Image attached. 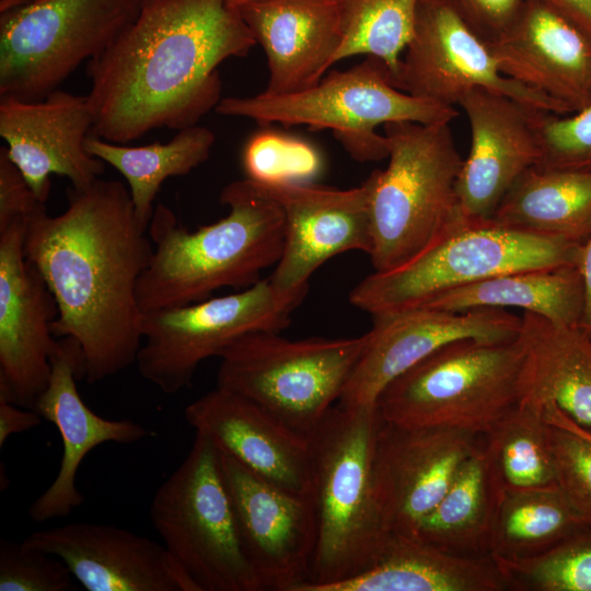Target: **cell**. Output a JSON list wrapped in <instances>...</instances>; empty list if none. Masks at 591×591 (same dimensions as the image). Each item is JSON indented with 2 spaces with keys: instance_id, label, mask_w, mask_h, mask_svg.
Masks as SVG:
<instances>
[{
  "instance_id": "obj_1",
  "label": "cell",
  "mask_w": 591,
  "mask_h": 591,
  "mask_svg": "<svg viewBox=\"0 0 591 591\" xmlns=\"http://www.w3.org/2000/svg\"><path fill=\"white\" fill-rule=\"evenodd\" d=\"M67 197L60 215L45 206L28 218L24 253L56 300L54 336L77 340L94 384L136 363L143 321L137 285L154 247L124 183L97 178L70 186Z\"/></svg>"
},
{
  "instance_id": "obj_2",
  "label": "cell",
  "mask_w": 591,
  "mask_h": 591,
  "mask_svg": "<svg viewBox=\"0 0 591 591\" xmlns=\"http://www.w3.org/2000/svg\"><path fill=\"white\" fill-rule=\"evenodd\" d=\"M255 45L223 0H142L135 20L89 61L93 135L127 143L196 125L221 100L219 65Z\"/></svg>"
},
{
  "instance_id": "obj_3",
  "label": "cell",
  "mask_w": 591,
  "mask_h": 591,
  "mask_svg": "<svg viewBox=\"0 0 591 591\" xmlns=\"http://www.w3.org/2000/svg\"><path fill=\"white\" fill-rule=\"evenodd\" d=\"M219 199L228 215L196 231L165 205L155 206L148 228L154 252L137 285L143 314L208 299L224 287L248 288L278 263L285 239L278 204L248 178L228 184Z\"/></svg>"
},
{
  "instance_id": "obj_4",
  "label": "cell",
  "mask_w": 591,
  "mask_h": 591,
  "mask_svg": "<svg viewBox=\"0 0 591 591\" xmlns=\"http://www.w3.org/2000/svg\"><path fill=\"white\" fill-rule=\"evenodd\" d=\"M380 420L375 406L338 404L309 439L317 533L310 581L299 591H314L366 570L392 534L383 521L373 473Z\"/></svg>"
},
{
  "instance_id": "obj_5",
  "label": "cell",
  "mask_w": 591,
  "mask_h": 591,
  "mask_svg": "<svg viewBox=\"0 0 591 591\" xmlns=\"http://www.w3.org/2000/svg\"><path fill=\"white\" fill-rule=\"evenodd\" d=\"M384 132L389 163L367 177L375 273L406 265L465 221L456 190L463 159L450 123H389Z\"/></svg>"
},
{
  "instance_id": "obj_6",
  "label": "cell",
  "mask_w": 591,
  "mask_h": 591,
  "mask_svg": "<svg viewBox=\"0 0 591 591\" xmlns=\"http://www.w3.org/2000/svg\"><path fill=\"white\" fill-rule=\"evenodd\" d=\"M524 348L518 337L450 343L390 382L375 407L387 422L485 436L521 399Z\"/></svg>"
},
{
  "instance_id": "obj_7",
  "label": "cell",
  "mask_w": 591,
  "mask_h": 591,
  "mask_svg": "<svg viewBox=\"0 0 591 591\" xmlns=\"http://www.w3.org/2000/svg\"><path fill=\"white\" fill-rule=\"evenodd\" d=\"M215 111L244 117L260 125L279 123L331 129L349 155L358 162L389 157L387 139L376 127L389 123H451L455 107L433 103L393 85L386 66L368 56L359 65L332 71L315 85L291 94L221 99Z\"/></svg>"
},
{
  "instance_id": "obj_8",
  "label": "cell",
  "mask_w": 591,
  "mask_h": 591,
  "mask_svg": "<svg viewBox=\"0 0 591 591\" xmlns=\"http://www.w3.org/2000/svg\"><path fill=\"white\" fill-rule=\"evenodd\" d=\"M581 244L491 219L464 221L406 265L363 278L349 301L371 315L418 308L441 293L496 275L578 266Z\"/></svg>"
},
{
  "instance_id": "obj_9",
  "label": "cell",
  "mask_w": 591,
  "mask_h": 591,
  "mask_svg": "<svg viewBox=\"0 0 591 591\" xmlns=\"http://www.w3.org/2000/svg\"><path fill=\"white\" fill-rule=\"evenodd\" d=\"M366 341V334L292 340L277 332L250 333L220 354L217 386L310 439L339 401Z\"/></svg>"
},
{
  "instance_id": "obj_10",
  "label": "cell",
  "mask_w": 591,
  "mask_h": 591,
  "mask_svg": "<svg viewBox=\"0 0 591 591\" xmlns=\"http://www.w3.org/2000/svg\"><path fill=\"white\" fill-rule=\"evenodd\" d=\"M150 519L196 591H263L242 545L219 451L201 434L154 493Z\"/></svg>"
},
{
  "instance_id": "obj_11",
  "label": "cell",
  "mask_w": 591,
  "mask_h": 591,
  "mask_svg": "<svg viewBox=\"0 0 591 591\" xmlns=\"http://www.w3.org/2000/svg\"><path fill=\"white\" fill-rule=\"evenodd\" d=\"M142 0H32L0 12V96L37 101L135 20Z\"/></svg>"
},
{
  "instance_id": "obj_12",
  "label": "cell",
  "mask_w": 591,
  "mask_h": 591,
  "mask_svg": "<svg viewBox=\"0 0 591 591\" xmlns=\"http://www.w3.org/2000/svg\"><path fill=\"white\" fill-rule=\"evenodd\" d=\"M308 290L281 291L268 277L236 293L144 313L138 371L164 394L189 387L202 361L242 336L288 327Z\"/></svg>"
},
{
  "instance_id": "obj_13",
  "label": "cell",
  "mask_w": 591,
  "mask_h": 591,
  "mask_svg": "<svg viewBox=\"0 0 591 591\" xmlns=\"http://www.w3.org/2000/svg\"><path fill=\"white\" fill-rule=\"evenodd\" d=\"M392 83L414 96L451 107L467 92L483 89L553 114L569 112L507 77L488 45L444 0L420 1L413 36Z\"/></svg>"
},
{
  "instance_id": "obj_14",
  "label": "cell",
  "mask_w": 591,
  "mask_h": 591,
  "mask_svg": "<svg viewBox=\"0 0 591 591\" xmlns=\"http://www.w3.org/2000/svg\"><path fill=\"white\" fill-rule=\"evenodd\" d=\"M246 557L264 590L299 591L310 581L316 545L311 495L283 489L219 452Z\"/></svg>"
},
{
  "instance_id": "obj_15",
  "label": "cell",
  "mask_w": 591,
  "mask_h": 591,
  "mask_svg": "<svg viewBox=\"0 0 591 591\" xmlns=\"http://www.w3.org/2000/svg\"><path fill=\"white\" fill-rule=\"evenodd\" d=\"M27 220L0 229V402L33 409L51 373L58 306L26 258Z\"/></svg>"
},
{
  "instance_id": "obj_16",
  "label": "cell",
  "mask_w": 591,
  "mask_h": 591,
  "mask_svg": "<svg viewBox=\"0 0 591 591\" xmlns=\"http://www.w3.org/2000/svg\"><path fill=\"white\" fill-rule=\"evenodd\" d=\"M372 321L339 405L374 407L390 382L439 348L467 338L510 340L521 328V316L503 309L451 312L412 308L373 314Z\"/></svg>"
},
{
  "instance_id": "obj_17",
  "label": "cell",
  "mask_w": 591,
  "mask_h": 591,
  "mask_svg": "<svg viewBox=\"0 0 591 591\" xmlns=\"http://www.w3.org/2000/svg\"><path fill=\"white\" fill-rule=\"evenodd\" d=\"M480 438L444 427L399 426L381 417L373 473L390 533L417 536L420 524L442 499L461 465L480 445Z\"/></svg>"
},
{
  "instance_id": "obj_18",
  "label": "cell",
  "mask_w": 591,
  "mask_h": 591,
  "mask_svg": "<svg viewBox=\"0 0 591 591\" xmlns=\"http://www.w3.org/2000/svg\"><path fill=\"white\" fill-rule=\"evenodd\" d=\"M94 115L88 95L55 90L42 100L0 96V136L9 159L36 197L46 202L50 176L84 188L103 174L105 163L85 150Z\"/></svg>"
},
{
  "instance_id": "obj_19",
  "label": "cell",
  "mask_w": 591,
  "mask_h": 591,
  "mask_svg": "<svg viewBox=\"0 0 591 591\" xmlns=\"http://www.w3.org/2000/svg\"><path fill=\"white\" fill-rule=\"evenodd\" d=\"M257 185L278 204L283 216V248L269 276L277 289L290 291L309 285L311 275L338 254L350 251L370 254L367 178L349 189L312 183Z\"/></svg>"
},
{
  "instance_id": "obj_20",
  "label": "cell",
  "mask_w": 591,
  "mask_h": 591,
  "mask_svg": "<svg viewBox=\"0 0 591 591\" xmlns=\"http://www.w3.org/2000/svg\"><path fill=\"white\" fill-rule=\"evenodd\" d=\"M457 106L471 130L456 185L460 210L466 221L490 220L515 182L540 163L537 108L483 89L467 92Z\"/></svg>"
},
{
  "instance_id": "obj_21",
  "label": "cell",
  "mask_w": 591,
  "mask_h": 591,
  "mask_svg": "<svg viewBox=\"0 0 591 591\" xmlns=\"http://www.w3.org/2000/svg\"><path fill=\"white\" fill-rule=\"evenodd\" d=\"M85 379L84 360L77 340L57 338L51 357V373L33 409L54 424L62 441V456L53 483L30 506L35 522L65 518L84 501L77 487L79 466L86 454L105 442L135 443L152 431L130 419H106L81 398L77 381Z\"/></svg>"
},
{
  "instance_id": "obj_22",
  "label": "cell",
  "mask_w": 591,
  "mask_h": 591,
  "mask_svg": "<svg viewBox=\"0 0 591 591\" xmlns=\"http://www.w3.org/2000/svg\"><path fill=\"white\" fill-rule=\"evenodd\" d=\"M23 543L61 559L88 591H196L163 544L123 528L71 522Z\"/></svg>"
},
{
  "instance_id": "obj_23",
  "label": "cell",
  "mask_w": 591,
  "mask_h": 591,
  "mask_svg": "<svg viewBox=\"0 0 591 591\" xmlns=\"http://www.w3.org/2000/svg\"><path fill=\"white\" fill-rule=\"evenodd\" d=\"M196 433L266 480L289 491L311 495L310 440L256 404L216 387L185 408Z\"/></svg>"
},
{
  "instance_id": "obj_24",
  "label": "cell",
  "mask_w": 591,
  "mask_h": 591,
  "mask_svg": "<svg viewBox=\"0 0 591 591\" xmlns=\"http://www.w3.org/2000/svg\"><path fill=\"white\" fill-rule=\"evenodd\" d=\"M487 45L507 77L570 112L591 102V37L555 10L528 0L511 30Z\"/></svg>"
},
{
  "instance_id": "obj_25",
  "label": "cell",
  "mask_w": 591,
  "mask_h": 591,
  "mask_svg": "<svg viewBox=\"0 0 591 591\" xmlns=\"http://www.w3.org/2000/svg\"><path fill=\"white\" fill-rule=\"evenodd\" d=\"M237 12L267 58L263 92L304 91L333 66L341 43L338 0H257Z\"/></svg>"
},
{
  "instance_id": "obj_26",
  "label": "cell",
  "mask_w": 591,
  "mask_h": 591,
  "mask_svg": "<svg viewBox=\"0 0 591 591\" xmlns=\"http://www.w3.org/2000/svg\"><path fill=\"white\" fill-rule=\"evenodd\" d=\"M509 581L490 556L444 552L419 538L391 534L374 563L314 591H505Z\"/></svg>"
},
{
  "instance_id": "obj_27",
  "label": "cell",
  "mask_w": 591,
  "mask_h": 591,
  "mask_svg": "<svg viewBox=\"0 0 591 591\" xmlns=\"http://www.w3.org/2000/svg\"><path fill=\"white\" fill-rule=\"evenodd\" d=\"M519 337L524 348L520 402L554 404L591 429V336L578 326L522 312Z\"/></svg>"
},
{
  "instance_id": "obj_28",
  "label": "cell",
  "mask_w": 591,
  "mask_h": 591,
  "mask_svg": "<svg viewBox=\"0 0 591 591\" xmlns=\"http://www.w3.org/2000/svg\"><path fill=\"white\" fill-rule=\"evenodd\" d=\"M491 220L583 243L591 235V167H531L507 193Z\"/></svg>"
},
{
  "instance_id": "obj_29",
  "label": "cell",
  "mask_w": 591,
  "mask_h": 591,
  "mask_svg": "<svg viewBox=\"0 0 591 591\" xmlns=\"http://www.w3.org/2000/svg\"><path fill=\"white\" fill-rule=\"evenodd\" d=\"M418 308L451 312L519 309L578 326L583 286L578 266L510 271L441 293Z\"/></svg>"
},
{
  "instance_id": "obj_30",
  "label": "cell",
  "mask_w": 591,
  "mask_h": 591,
  "mask_svg": "<svg viewBox=\"0 0 591 591\" xmlns=\"http://www.w3.org/2000/svg\"><path fill=\"white\" fill-rule=\"evenodd\" d=\"M558 485L497 493L488 555L496 560L538 556L588 529Z\"/></svg>"
},
{
  "instance_id": "obj_31",
  "label": "cell",
  "mask_w": 591,
  "mask_h": 591,
  "mask_svg": "<svg viewBox=\"0 0 591 591\" xmlns=\"http://www.w3.org/2000/svg\"><path fill=\"white\" fill-rule=\"evenodd\" d=\"M215 134L202 126L181 129L167 142L130 147L89 135L85 150L117 170L127 181L136 217L148 230L153 202L165 179L188 174L209 158Z\"/></svg>"
},
{
  "instance_id": "obj_32",
  "label": "cell",
  "mask_w": 591,
  "mask_h": 591,
  "mask_svg": "<svg viewBox=\"0 0 591 591\" xmlns=\"http://www.w3.org/2000/svg\"><path fill=\"white\" fill-rule=\"evenodd\" d=\"M497 493L482 441L422 521L416 537L456 555H488Z\"/></svg>"
},
{
  "instance_id": "obj_33",
  "label": "cell",
  "mask_w": 591,
  "mask_h": 591,
  "mask_svg": "<svg viewBox=\"0 0 591 591\" xmlns=\"http://www.w3.org/2000/svg\"><path fill=\"white\" fill-rule=\"evenodd\" d=\"M544 407L520 402L483 436V448L497 490L556 483Z\"/></svg>"
},
{
  "instance_id": "obj_34",
  "label": "cell",
  "mask_w": 591,
  "mask_h": 591,
  "mask_svg": "<svg viewBox=\"0 0 591 591\" xmlns=\"http://www.w3.org/2000/svg\"><path fill=\"white\" fill-rule=\"evenodd\" d=\"M421 0H338L341 43L333 65L355 55L380 59L395 78Z\"/></svg>"
},
{
  "instance_id": "obj_35",
  "label": "cell",
  "mask_w": 591,
  "mask_h": 591,
  "mask_svg": "<svg viewBox=\"0 0 591 591\" xmlns=\"http://www.w3.org/2000/svg\"><path fill=\"white\" fill-rule=\"evenodd\" d=\"M496 561L505 572L510 590L591 591V528L538 556Z\"/></svg>"
},
{
  "instance_id": "obj_36",
  "label": "cell",
  "mask_w": 591,
  "mask_h": 591,
  "mask_svg": "<svg viewBox=\"0 0 591 591\" xmlns=\"http://www.w3.org/2000/svg\"><path fill=\"white\" fill-rule=\"evenodd\" d=\"M242 166L246 178L257 184L310 183L321 173L323 161L308 141L263 129L246 141Z\"/></svg>"
},
{
  "instance_id": "obj_37",
  "label": "cell",
  "mask_w": 591,
  "mask_h": 591,
  "mask_svg": "<svg viewBox=\"0 0 591 591\" xmlns=\"http://www.w3.org/2000/svg\"><path fill=\"white\" fill-rule=\"evenodd\" d=\"M535 109L533 125L538 141V166L552 169L591 167V102L576 115L559 118Z\"/></svg>"
},
{
  "instance_id": "obj_38",
  "label": "cell",
  "mask_w": 591,
  "mask_h": 591,
  "mask_svg": "<svg viewBox=\"0 0 591 591\" xmlns=\"http://www.w3.org/2000/svg\"><path fill=\"white\" fill-rule=\"evenodd\" d=\"M73 580L58 557L23 541H0V591H71Z\"/></svg>"
},
{
  "instance_id": "obj_39",
  "label": "cell",
  "mask_w": 591,
  "mask_h": 591,
  "mask_svg": "<svg viewBox=\"0 0 591 591\" xmlns=\"http://www.w3.org/2000/svg\"><path fill=\"white\" fill-rule=\"evenodd\" d=\"M548 437L556 484L584 524L591 528V443L551 424Z\"/></svg>"
},
{
  "instance_id": "obj_40",
  "label": "cell",
  "mask_w": 591,
  "mask_h": 591,
  "mask_svg": "<svg viewBox=\"0 0 591 591\" xmlns=\"http://www.w3.org/2000/svg\"><path fill=\"white\" fill-rule=\"evenodd\" d=\"M486 44L507 34L519 20L528 0H444Z\"/></svg>"
},
{
  "instance_id": "obj_41",
  "label": "cell",
  "mask_w": 591,
  "mask_h": 591,
  "mask_svg": "<svg viewBox=\"0 0 591 591\" xmlns=\"http://www.w3.org/2000/svg\"><path fill=\"white\" fill-rule=\"evenodd\" d=\"M45 207L15 164L5 147L0 149V229L16 219H25Z\"/></svg>"
},
{
  "instance_id": "obj_42",
  "label": "cell",
  "mask_w": 591,
  "mask_h": 591,
  "mask_svg": "<svg viewBox=\"0 0 591 591\" xmlns=\"http://www.w3.org/2000/svg\"><path fill=\"white\" fill-rule=\"evenodd\" d=\"M42 421V416L34 409L0 402V448H3L10 436L30 431Z\"/></svg>"
},
{
  "instance_id": "obj_43",
  "label": "cell",
  "mask_w": 591,
  "mask_h": 591,
  "mask_svg": "<svg viewBox=\"0 0 591 591\" xmlns=\"http://www.w3.org/2000/svg\"><path fill=\"white\" fill-rule=\"evenodd\" d=\"M573 22L591 37V0H532Z\"/></svg>"
},
{
  "instance_id": "obj_44",
  "label": "cell",
  "mask_w": 591,
  "mask_h": 591,
  "mask_svg": "<svg viewBox=\"0 0 591 591\" xmlns=\"http://www.w3.org/2000/svg\"><path fill=\"white\" fill-rule=\"evenodd\" d=\"M578 268L583 286V310L578 327L591 336V235L581 244Z\"/></svg>"
},
{
  "instance_id": "obj_45",
  "label": "cell",
  "mask_w": 591,
  "mask_h": 591,
  "mask_svg": "<svg viewBox=\"0 0 591 591\" xmlns=\"http://www.w3.org/2000/svg\"><path fill=\"white\" fill-rule=\"evenodd\" d=\"M543 407L547 422L569 430L591 443V429L578 425L554 404H547Z\"/></svg>"
},
{
  "instance_id": "obj_46",
  "label": "cell",
  "mask_w": 591,
  "mask_h": 591,
  "mask_svg": "<svg viewBox=\"0 0 591 591\" xmlns=\"http://www.w3.org/2000/svg\"><path fill=\"white\" fill-rule=\"evenodd\" d=\"M30 1L32 0H0V12L21 7Z\"/></svg>"
},
{
  "instance_id": "obj_47",
  "label": "cell",
  "mask_w": 591,
  "mask_h": 591,
  "mask_svg": "<svg viewBox=\"0 0 591 591\" xmlns=\"http://www.w3.org/2000/svg\"><path fill=\"white\" fill-rule=\"evenodd\" d=\"M227 5H229L230 8L234 9V10H237L240 9L241 7L245 5V4H248V3H252L254 1H257V0H223Z\"/></svg>"
}]
</instances>
